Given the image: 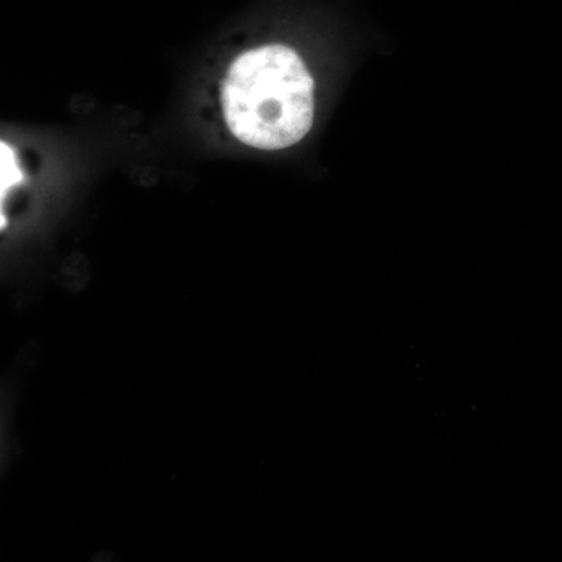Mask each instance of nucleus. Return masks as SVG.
<instances>
[{
  "mask_svg": "<svg viewBox=\"0 0 562 562\" xmlns=\"http://www.w3.org/2000/svg\"><path fill=\"white\" fill-rule=\"evenodd\" d=\"M222 110L241 143L261 150L286 149L312 128V74L288 46L271 44L246 52L225 77Z\"/></svg>",
  "mask_w": 562,
  "mask_h": 562,
  "instance_id": "obj_1",
  "label": "nucleus"
},
{
  "mask_svg": "<svg viewBox=\"0 0 562 562\" xmlns=\"http://www.w3.org/2000/svg\"><path fill=\"white\" fill-rule=\"evenodd\" d=\"M0 149H2V195H5V192L10 190L14 184L20 183L22 180V172L16 165V158H14L13 150H11L10 146H7L5 143L0 144Z\"/></svg>",
  "mask_w": 562,
  "mask_h": 562,
  "instance_id": "obj_2",
  "label": "nucleus"
}]
</instances>
